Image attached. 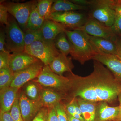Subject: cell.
Listing matches in <instances>:
<instances>
[{"instance_id":"6da1fadb","label":"cell","mask_w":121,"mask_h":121,"mask_svg":"<svg viewBox=\"0 0 121 121\" xmlns=\"http://www.w3.org/2000/svg\"><path fill=\"white\" fill-rule=\"evenodd\" d=\"M94 70L89 75L82 76L72 72L67 77L71 82V88L67 99H81L95 102H114L121 93V82L101 63L94 60Z\"/></svg>"},{"instance_id":"7a4b0ae2","label":"cell","mask_w":121,"mask_h":121,"mask_svg":"<svg viewBox=\"0 0 121 121\" xmlns=\"http://www.w3.org/2000/svg\"><path fill=\"white\" fill-rule=\"evenodd\" d=\"M64 32L73 47V51L70 54L71 58L81 65L94 59L98 54L99 50L91 41L88 34L80 30L67 29Z\"/></svg>"},{"instance_id":"3957f363","label":"cell","mask_w":121,"mask_h":121,"mask_svg":"<svg viewBox=\"0 0 121 121\" xmlns=\"http://www.w3.org/2000/svg\"><path fill=\"white\" fill-rule=\"evenodd\" d=\"M35 81L43 87L52 89L64 95L66 100L71 88L70 81L67 76L57 74L51 70L49 65H44Z\"/></svg>"},{"instance_id":"277c9868","label":"cell","mask_w":121,"mask_h":121,"mask_svg":"<svg viewBox=\"0 0 121 121\" xmlns=\"http://www.w3.org/2000/svg\"><path fill=\"white\" fill-rule=\"evenodd\" d=\"M91 1L88 17L97 20L107 27H111L116 15V0H94Z\"/></svg>"},{"instance_id":"5b68a950","label":"cell","mask_w":121,"mask_h":121,"mask_svg":"<svg viewBox=\"0 0 121 121\" xmlns=\"http://www.w3.org/2000/svg\"><path fill=\"white\" fill-rule=\"evenodd\" d=\"M24 52L41 60L45 65H49L54 58L60 53L56 47L54 40L44 39L35 41L25 47Z\"/></svg>"},{"instance_id":"8992f818","label":"cell","mask_w":121,"mask_h":121,"mask_svg":"<svg viewBox=\"0 0 121 121\" xmlns=\"http://www.w3.org/2000/svg\"><path fill=\"white\" fill-rule=\"evenodd\" d=\"M5 46L9 52H24L25 48L24 33L15 18L9 15L8 23L6 25Z\"/></svg>"},{"instance_id":"52a82bcc","label":"cell","mask_w":121,"mask_h":121,"mask_svg":"<svg viewBox=\"0 0 121 121\" xmlns=\"http://www.w3.org/2000/svg\"><path fill=\"white\" fill-rule=\"evenodd\" d=\"M37 1L33 0L24 3L13 2H2L13 16L24 32L27 29L28 21L33 7Z\"/></svg>"},{"instance_id":"ba28073f","label":"cell","mask_w":121,"mask_h":121,"mask_svg":"<svg viewBox=\"0 0 121 121\" xmlns=\"http://www.w3.org/2000/svg\"><path fill=\"white\" fill-rule=\"evenodd\" d=\"M88 17L83 13L74 11L56 12L51 13L48 19L58 22L66 28L75 30L83 26Z\"/></svg>"},{"instance_id":"9c48e42d","label":"cell","mask_w":121,"mask_h":121,"mask_svg":"<svg viewBox=\"0 0 121 121\" xmlns=\"http://www.w3.org/2000/svg\"><path fill=\"white\" fill-rule=\"evenodd\" d=\"M75 30H80L90 35L113 41L117 37L111 27H107L97 20L89 17L83 26Z\"/></svg>"},{"instance_id":"30bf717a","label":"cell","mask_w":121,"mask_h":121,"mask_svg":"<svg viewBox=\"0 0 121 121\" xmlns=\"http://www.w3.org/2000/svg\"><path fill=\"white\" fill-rule=\"evenodd\" d=\"M44 65L41 60H39L26 69L13 73L10 87L20 89L29 82L37 78Z\"/></svg>"},{"instance_id":"8fae6325","label":"cell","mask_w":121,"mask_h":121,"mask_svg":"<svg viewBox=\"0 0 121 121\" xmlns=\"http://www.w3.org/2000/svg\"><path fill=\"white\" fill-rule=\"evenodd\" d=\"M21 111L24 121H32L44 107L40 99L32 101L29 99L23 91L19 94Z\"/></svg>"},{"instance_id":"7c38bea8","label":"cell","mask_w":121,"mask_h":121,"mask_svg":"<svg viewBox=\"0 0 121 121\" xmlns=\"http://www.w3.org/2000/svg\"><path fill=\"white\" fill-rule=\"evenodd\" d=\"M39 60L25 52H14L10 55L9 67L13 73L30 66Z\"/></svg>"},{"instance_id":"4fadbf2b","label":"cell","mask_w":121,"mask_h":121,"mask_svg":"<svg viewBox=\"0 0 121 121\" xmlns=\"http://www.w3.org/2000/svg\"><path fill=\"white\" fill-rule=\"evenodd\" d=\"M93 60L101 63L114 76L115 78L121 82V59L117 56L105 54L100 50Z\"/></svg>"},{"instance_id":"5bb4252c","label":"cell","mask_w":121,"mask_h":121,"mask_svg":"<svg viewBox=\"0 0 121 121\" xmlns=\"http://www.w3.org/2000/svg\"><path fill=\"white\" fill-rule=\"evenodd\" d=\"M119 111V106H110L106 102H98L95 111V121H115Z\"/></svg>"},{"instance_id":"9a60e30c","label":"cell","mask_w":121,"mask_h":121,"mask_svg":"<svg viewBox=\"0 0 121 121\" xmlns=\"http://www.w3.org/2000/svg\"><path fill=\"white\" fill-rule=\"evenodd\" d=\"M72 58L68 57L60 53L58 56L54 58L49 65L50 69L56 74L60 76L65 72H71L74 67L72 62Z\"/></svg>"},{"instance_id":"2e32d148","label":"cell","mask_w":121,"mask_h":121,"mask_svg":"<svg viewBox=\"0 0 121 121\" xmlns=\"http://www.w3.org/2000/svg\"><path fill=\"white\" fill-rule=\"evenodd\" d=\"M41 29L44 40L54 41L59 34L64 32L66 28L59 23L47 19L44 21Z\"/></svg>"},{"instance_id":"e0dca14e","label":"cell","mask_w":121,"mask_h":121,"mask_svg":"<svg viewBox=\"0 0 121 121\" xmlns=\"http://www.w3.org/2000/svg\"><path fill=\"white\" fill-rule=\"evenodd\" d=\"M19 89L13 87H7L0 91V111L9 112L13 105L18 96Z\"/></svg>"},{"instance_id":"ac0fdd59","label":"cell","mask_w":121,"mask_h":121,"mask_svg":"<svg viewBox=\"0 0 121 121\" xmlns=\"http://www.w3.org/2000/svg\"><path fill=\"white\" fill-rule=\"evenodd\" d=\"M40 99L44 107L50 108L54 107L63 100H66V98L54 90L43 87L40 93Z\"/></svg>"},{"instance_id":"d6986e66","label":"cell","mask_w":121,"mask_h":121,"mask_svg":"<svg viewBox=\"0 0 121 121\" xmlns=\"http://www.w3.org/2000/svg\"><path fill=\"white\" fill-rule=\"evenodd\" d=\"M88 36L92 43L102 52L105 54L117 55V46L114 41L89 35Z\"/></svg>"},{"instance_id":"ffe728a7","label":"cell","mask_w":121,"mask_h":121,"mask_svg":"<svg viewBox=\"0 0 121 121\" xmlns=\"http://www.w3.org/2000/svg\"><path fill=\"white\" fill-rule=\"evenodd\" d=\"M84 121H95V111L98 102L76 98Z\"/></svg>"},{"instance_id":"44dd1931","label":"cell","mask_w":121,"mask_h":121,"mask_svg":"<svg viewBox=\"0 0 121 121\" xmlns=\"http://www.w3.org/2000/svg\"><path fill=\"white\" fill-rule=\"evenodd\" d=\"M89 7L76 4L70 0H55L52 7L51 13L56 12H69L75 10H86Z\"/></svg>"},{"instance_id":"7402d4cb","label":"cell","mask_w":121,"mask_h":121,"mask_svg":"<svg viewBox=\"0 0 121 121\" xmlns=\"http://www.w3.org/2000/svg\"><path fill=\"white\" fill-rule=\"evenodd\" d=\"M67 37L65 32L61 33L56 36L54 42L56 47L60 52L67 56L68 54L73 52V47Z\"/></svg>"},{"instance_id":"603a6c76","label":"cell","mask_w":121,"mask_h":121,"mask_svg":"<svg viewBox=\"0 0 121 121\" xmlns=\"http://www.w3.org/2000/svg\"><path fill=\"white\" fill-rule=\"evenodd\" d=\"M42 88L39 83L33 80L26 83L23 91L29 99L32 101H38L40 99Z\"/></svg>"},{"instance_id":"cb8c5ba5","label":"cell","mask_w":121,"mask_h":121,"mask_svg":"<svg viewBox=\"0 0 121 121\" xmlns=\"http://www.w3.org/2000/svg\"><path fill=\"white\" fill-rule=\"evenodd\" d=\"M36 4L33 7L27 25V29L36 30L41 29L45 19L41 17L37 10Z\"/></svg>"},{"instance_id":"d4e9b609","label":"cell","mask_w":121,"mask_h":121,"mask_svg":"<svg viewBox=\"0 0 121 121\" xmlns=\"http://www.w3.org/2000/svg\"><path fill=\"white\" fill-rule=\"evenodd\" d=\"M55 0H39L37 1L36 7L39 13L45 20L48 19L51 13L52 7Z\"/></svg>"},{"instance_id":"484cf974","label":"cell","mask_w":121,"mask_h":121,"mask_svg":"<svg viewBox=\"0 0 121 121\" xmlns=\"http://www.w3.org/2000/svg\"><path fill=\"white\" fill-rule=\"evenodd\" d=\"M13 75V72L9 66L0 69V90L10 86Z\"/></svg>"},{"instance_id":"4316f807","label":"cell","mask_w":121,"mask_h":121,"mask_svg":"<svg viewBox=\"0 0 121 121\" xmlns=\"http://www.w3.org/2000/svg\"><path fill=\"white\" fill-rule=\"evenodd\" d=\"M24 32L25 47L35 41L44 39L41 29L36 30L27 29Z\"/></svg>"},{"instance_id":"83f0119b","label":"cell","mask_w":121,"mask_h":121,"mask_svg":"<svg viewBox=\"0 0 121 121\" xmlns=\"http://www.w3.org/2000/svg\"><path fill=\"white\" fill-rule=\"evenodd\" d=\"M9 113L14 121H24L20 108L19 94L13 103Z\"/></svg>"},{"instance_id":"f1b7e54d","label":"cell","mask_w":121,"mask_h":121,"mask_svg":"<svg viewBox=\"0 0 121 121\" xmlns=\"http://www.w3.org/2000/svg\"><path fill=\"white\" fill-rule=\"evenodd\" d=\"M54 107L56 110L58 121H69L64 103L62 101L56 104Z\"/></svg>"},{"instance_id":"f546056e","label":"cell","mask_w":121,"mask_h":121,"mask_svg":"<svg viewBox=\"0 0 121 121\" xmlns=\"http://www.w3.org/2000/svg\"><path fill=\"white\" fill-rule=\"evenodd\" d=\"M64 105L65 110L68 114L76 119H79L82 121H84L82 116L76 113L73 99H71L67 104L64 103Z\"/></svg>"},{"instance_id":"4dcf8cb0","label":"cell","mask_w":121,"mask_h":121,"mask_svg":"<svg viewBox=\"0 0 121 121\" xmlns=\"http://www.w3.org/2000/svg\"><path fill=\"white\" fill-rule=\"evenodd\" d=\"M111 27L115 35L121 38V16L117 11L114 22Z\"/></svg>"},{"instance_id":"1f68e13d","label":"cell","mask_w":121,"mask_h":121,"mask_svg":"<svg viewBox=\"0 0 121 121\" xmlns=\"http://www.w3.org/2000/svg\"><path fill=\"white\" fill-rule=\"evenodd\" d=\"M8 9L2 3L0 4V22L3 25H7L8 23L9 15Z\"/></svg>"},{"instance_id":"d6a6232c","label":"cell","mask_w":121,"mask_h":121,"mask_svg":"<svg viewBox=\"0 0 121 121\" xmlns=\"http://www.w3.org/2000/svg\"><path fill=\"white\" fill-rule=\"evenodd\" d=\"M10 55L7 50L0 52V69L9 66Z\"/></svg>"},{"instance_id":"836d02e7","label":"cell","mask_w":121,"mask_h":121,"mask_svg":"<svg viewBox=\"0 0 121 121\" xmlns=\"http://www.w3.org/2000/svg\"><path fill=\"white\" fill-rule=\"evenodd\" d=\"M48 113V108L43 107L32 121H46Z\"/></svg>"},{"instance_id":"e575fe53","label":"cell","mask_w":121,"mask_h":121,"mask_svg":"<svg viewBox=\"0 0 121 121\" xmlns=\"http://www.w3.org/2000/svg\"><path fill=\"white\" fill-rule=\"evenodd\" d=\"M48 108V113L46 121H58L55 107Z\"/></svg>"},{"instance_id":"d590c367","label":"cell","mask_w":121,"mask_h":121,"mask_svg":"<svg viewBox=\"0 0 121 121\" xmlns=\"http://www.w3.org/2000/svg\"><path fill=\"white\" fill-rule=\"evenodd\" d=\"M6 35L5 30H0V51H6L4 48L6 42Z\"/></svg>"},{"instance_id":"8d00e7d4","label":"cell","mask_w":121,"mask_h":121,"mask_svg":"<svg viewBox=\"0 0 121 121\" xmlns=\"http://www.w3.org/2000/svg\"><path fill=\"white\" fill-rule=\"evenodd\" d=\"M0 121H14L9 112H0Z\"/></svg>"},{"instance_id":"74e56055","label":"cell","mask_w":121,"mask_h":121,"mask_svg":"<svg viewBox=\"0 0 121 121\" xmlns=\"http://www.w3.org/2000/svg\"><path fill=\"white\" fill-rule=\"evenodd\" d=\"M71 2L74 3L76 4L81 5V6H84L90 7L91 4V1L86 0H70Z\"/></svg>"},{"instance_id":"f35d334b","label":"cell","mask_w":121,"mask_h":121,"mask_svg":"<svg viewBox=\"0 0 121 121\" xmlns=\"http://www.w3.org/2000/svg\"><path fill=\"white\" fill-rule=\"evenodd\" d=\"M114 42L117 46V56L121 59V38L117 37Z\"/></svg>"},{"instance_id":"ab89813d","label":"cell","mask_w":121,"mask_h":121,"mask_svg":"<svg viewBox=\"0 0 121 121\" xmlns=\"http://www.w3.org/2000/svg\"><path fill=\"white\" fill-rule=\"evenodd\" d=\"M118 99L119 102V111L118 115L115 121H121V93L118 95Z\"/></svg>"},{"instance_id":"60d3db41","label":"cell","mask_w":121,"mask_h":121,"mask_svg":"<svg viewBox=\"0 0 121 121\" xmlns=\"http://www.w3.org/2000/svg\"><path fill=\"white\" fill-rule=\"evenodd\" d=\"M116 11L121 16V0H116Z\"/></svg>"},{"instance_id":"b9f144b4","label":"cell","mask_w":121,"mask_h":121,"mask_svg":"<svg viewBox=\"0 0 121 121\" xmlns=\"http://www.w3.org/2000/svg\"><path fill=\"white\" fill-rule=\"evenodd\" d=\"M67 114L69 121H81V120H79V119H76V118H75L74 117L71 116V115H70L68 114L67 113Z\"/></svg>"},{"instance_id":"7bdbcfd3","label":"cell","mask_w":121,"mask_h":121,"mask_svg":"<svg viewBox=\"0 0 121 121\" xmlns=\"http://www.w3.org/2000/svg\"></svg>"}]
</instances>
